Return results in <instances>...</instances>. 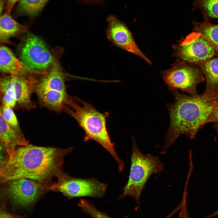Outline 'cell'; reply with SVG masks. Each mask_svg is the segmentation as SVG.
I'll return each instance as SVG.
<instances>
[{
  "mask_svg": "<svg viewBox=\"0 0 218 218\" xmlns=\"http://www.w3.org/2000/svg\"><path fill=\"white\" fill-rule=\"evenodd\" d=\"M216 49L200 32L187 36L176 48L177 57L182 61L197 64L212 58Z\"/></svg>",
  "mask_w": 218,
  "mask_h": 218,
  "instance_id": "9",
  "label": "cell"
},
{
  "mask_svg": "<svg viewBox=\"0 0 218 218\" xmlns=\"http://www.w3.org/2000/svg\"><path fill=\"white\" fill-rule=\"evenodd\" d=\"M0 111V114L12 128L20 134L24 135L13 109L5 104L1 103Z\"/></svg>",
  "mask_w": 218,
  "mask_h": 218,
  "instance_id": "20",
  "label": "cell"
},
{
  "mask_svg": "<svg viewBox=\"0 0 218 218\" xmlns=\"http://www.w3.org/2000/svg\"><path fill=\"white\" fill-rule=\"evenodd\" d=\"M187 197L186 188H185L182 201L180 204V212L179 218H190L187 209Z\"/></svg>",
  "mask_w": 218,
  "mask_h": 218,
  "instance_id": "22",
  "label": "cell"
},
{
  "mask_svg": "<svg viewBox=\"0 0 218 218\" xmlns=\"http://www.w3.org/2000/svg\"><path fill=\"white\" fill-rule=\"evenodd\" d=\"M28 27L15 21L7 12L1 16L0 19V41L1 43H10L11 38L18 36L25 32Z\"/></svg>",
  "mask_w": 218,
  "mask_h": 218,
  "instance_id": "15",
  "label": "cell"
},
{
  "mask_svg": "<svg viewBox=\"0 0 218 218\" xmlns=\"http://www.w3.org/2000/svg\"><path fill=\"white\" fill-rule=\"evenodd\" d=\"M19 0H7L6 10L10 13L16 3Z\"/></svg>",
  "mask_w": 218,
  "mask_h": 218,
  "instance_id": "24",
  "label": "cell"
},
{
  "mask_svg": "<svg viewBox=\"0 0 218 218\" xmlns=\"http://www.w3.org/2000/svg\"><path fill=\"white\" fill-rule=\"evenodd\" d=\"M205 77V90L218 91V58H211L197 64Z\"/></svg>",
  "mask_w": 218,
  "mask_h": 218,
  "instance_id": "16",
  "label": "cell"
},
{
  "mask_svg": "<svg viewBox=\"0 0 218 218\" xmlns=\"http://www.w3.org/2000/svg\"><path fill=\"white\" fill-rule=\"evenodd\" d=\"M5 0H0V12L1 15H2V13L3 9L4 3L5 2Z\"/></svg>",
  "mask_w": 218,
  "mask_h": 218,
  "instance_id": "26",
  "label": "cell"
},
{
  "mask_svg": "<svg viewBox=\"0 0 218 218\" xmlns=\"http://www.w3.org/2000/svg\"><path fill=\"white\" fill-rule=\"evenodd\" d=\"M73 149L72 147L63 148L29 143L18 147L1 161L0 183L28 178L49 188L53 182V178L64 172V158Z\"/></svg>",
  "mask_w": 218,
  "mask_h": 218,
  "instance_id": "1",
  "label": "cell"
},
{
  "mask_svg": "<svg viewBox=\"0 0 218 218\" xmlns=\"http://www.w3.org/2000/svg\"><path fill=\"white\" fill-rule=\"evenodd\" d=\"M78 205L84 212L89 215L92 218H111L98 210L92 203L85 200H81Z\"/></svg>",
  "mask_w": 218,
  "mask_h": 218,
  "instance_id": "21",
  "label": "cell"
},
{
  "mask_svg": "<svg viewBox=\"0 0 218 218\" xmlns=\"http://www.w3.org/2000/svg\"><path fill=\"white\" fill-rule=\"evenodd\" d=\"M192 10L199 9L204 20L218 18V0H193Z\"/></svg>",
  "mask_w": 218,
  "mask_h": 218,
  "instance_id": "19",
  "label": "cell"
},
{
  "mask_svg": "<svg viewBox=\"0 0 218 218\" xmlns=\"http://www.w3.org/2000/svg\"><path fill=\"white\" fill-rule=\"evenodd\" d=\"M0 218H18L12 214L4 210H1Z\"/></svg>",
  "mask_w": 218,
  "mask_h": 218,
  "instance_id": "25",
  "label": "cell"
},
{
  "mask_svg": "<svg viewBox=\"0 0 218 218\" xmlns=\"http://www.w3.org/2000/svg\"><path fill=\"white\" fill-rule=\"evenodd\" d=\"M64 111L72 116L84 130V140H92L101 145L112 156L117 164L119 171L122 172L124 164L118 156L107 130V116L76 97L69 96Z\"/></svg>",
  "mask_w": 218,
  "mask_h": 218,
  "instance_id": "3",
  "label": "cell"
},
{
  "mask_svg": "<svg viewBox=\"0 0 218 218\" xmlns=\"http://www.w3.org/2000/svg\"><path fill=\"white\" fill-rule=\"evenodd\" d=\"M107 20L106 35L110 41L116 46L139 56L148 64H152L140 49L125 24L113 15L109 16Z\"/></svg>",
  "mask_w": 218,
  "mask_h": 218,
  "instance_id": "10",
  "label": "cell"
},
{
  "mask_svg": "<svg viewBox=\"0 0 218 218\" xmlns=\"http://www.w3.org/2000/svg\"><path fill=\"white\" fill-rule=\"evenodd\" d=\"M168 89L173 95L175 102L167 104L170 122L165 144L160 152L162 154L166 152L181 135L194 138L218 105V91L205 90L201 94L193 96L181 94L176 89Z\"/></svg>",
  "mask_w": 218,
  "mask_h": 218,
  "instance_id": "2",
  "label": "cell"
},
{
  "mask_svg": "<svg viewBox=\"0 0 218 218\" xmlns=\"http://www.w3.org/2000/svg\"><path fill=\"white\" fill-rule=\"evenodd\" d=\"M48 190L58 192L68 198L91 197L101 198L105 193L107 185L94 178L83 179L71 177L64 172L57 177Z\"/></svg>",
  "mask_w": 218,
  "mask_h": 218,
  "instance_id": "6",
  "label": "cell"
},
{
  "mask_svg": "<svg viewBox=\"0 0 218 218\" xmlns=\"http://www.w3.org/2000/svg\"><path fill=\"white\" fill-rule=\"evenodd\" d=\"M196 31L200 33L214 46L218 49V25H213L208 20L201 22H193Z\"/></svg>",
  "mask_w": 218,
  "mask_h": 218,
  "instance_id": "17",
  "label": "cell"
},
{
  "mask_svg": "<svg viewBox=\"0 0 218 218\" xmlns=\"http://www.w3.org/2000/svg\"><path fill=\"white\" fill-rule=\"evenodd\" d=\"M34 93L40 105L50 110L60 112L64 111L67 107L69 97L67 92L35 86Z\"/></svg>",
  "mask_w": 218,
  "mask_h": 218,
  "instance_id": "12",
  "label": "cell"
},
{
  "mask_svg": "<svg viewBox=\"0 0 218 218\" xmlns=\"http://www.w3.org/2000/svg\"><path fill=\"white\" fill-rule=\"evenodd\" d=\"M1 147L6 156L11 154L19 146L29 144L24 135H21L12 128L0 114Z\"/></svg>",
  "mask_w": 218,
  "mask_h": 218,
  "instance_id": "14",
  "label": "cell"
},
{
  "mask_svg": "<svg viewBox=\"0 0 218 218\" xmlns=\"http://www.w3.org/2000/svg\"><path fill=\"white\" fill-rule=\"evenodd\" d=\"M162 75L168 89H179L193 96L198 94L197 86L205 81L201 70L184 64L175 65Z\"/></svg>",
  "mask_w": 218,
  "mask_h": 218,
  "instance_id": "8",
  "label": "cell"
},
{
  "mask_svg": "<svg viewBox=\"0 0 218 218\" xmlns=\"http://www.w3.org/2000/svg\"><path fill=\"white\" fill-rule=\"evenodd\" d=\"M210 122L218 124V105L213 110L207 121L206 124Z\"/></svg>",
  "mask_w": 218,
  "mask_h": 218,
  "instance_id": "23",
  "label": "cell"
},
{
  "mask_svg": "<svg viewBox=\"0 0 218 218\" xmlns=\"http://www.w3.org/2000/svg\"><path fill=\"white\" fill-rule=\"evenodd\" d=\"M19 54L20 60L24 65L38 76L47 73L53 62V53L41 38L32 34L28 35L24 39Z\"/></svg>",
  "mask_w": 218,
  "mask_h": 218,
  "instance_id": "5",
  "label": "cell"
},
{
  "mask_svg": "<svg viewBox=\"0 0 218 218\" xmlns=\"http://www.w3.org/2000/svg\"><path fill=\"white\" fill-rule=\"evenodd\" d=\"M175 212L174 211H173L170 214H169V215H168L165 218H170L171 216H172L175 213Z\"/></svg>",
  "mask_w": 218,
  "mask_h": 218,
  "instance_id": "28",
  "label": "cell"
},
{
  "mask_svg": "<svg viewBox=\"0 0 218 218\" xmlns=\"http://www.w3.org/2000/svg\"><path fill=\"white\" fill-rule=\"evenodd\" d=\"M49 0H20L17 7L19 14L31 17L38 15Z\"/></svg>",
  "mask_w": 218,
  "mask_h": 218,
  "instance_id": "18",
  "label": "cell"
},
{
  "mask_svg": "<svg viewBox=\"0 0 218 218\" xmlns=\"http://www.w3.org/2000/svg\"><path fill=\"white\" fill-rule=\"evenodd\" d=\"M214 126V127L215 128H216L218 132V124H215Z\"/></svg>",
  "mask_w": 218,
  "mask_h": 218,
  "instance_id": "29",
  "label": "cell"
},
{
  "mask_svg": "<svg viewBox=\"0 0 218 218\" xmlns=\"http://www.w3.org/2000/svg\"><path fill=\"white\" fill-rule=\"evenodd\" d=\"M14 93L17 100V108L29 111L36 104L31 99L34 86L38 77L11 75Z\"/></svg>",
  "mask_w": 218,
  "mask_h": 218,
  "instance_id": "11",
  "label": "cell"
},
{
  "mask_svg": "<svg viewBox=\"0 0 218 218\" xmlns=\"http://www.w3.org/2000/svg\"><path fill=\"white\" fill-rule=\"evenodd\" d=\"M218 215V209L210 215L207 216L205 218H210L214 216Z\"/></svg>",
  "mask_w": 218,
  "mask_h": 218,
  "instance_id": "27",
  "label": "cell"
},
{
  "mask_svg": "<svg viewBox=\"0 0 218 218\" xmlns=\"http://www.w3.org/2000/svg\"><path fill=\"white\" fill-rule=\"evenodd\" d=\"M86 1L89 2H92L95 1V0H86Z\"/></svg>",
  "mask_w": 218,
  "mask_h": 218,
  "instance_id": "30",
  "label": "cell"
},
{
  "mask_svg": "<svg viewBox=\"0 0 218 218\" xmlns=\"http://www.w3.org/2000/svg\"><path fill=\"white\" fill-rule=\"evenodd\" d=\"M132 151L128 181L119 198L132 197L138 202L143 189L150 177L164 170V165L158 156L143 154L132 137Z\"/></svg>",
  "mask_w": 218,
  "mask_h": 218,
  "instance_id": "4",
  "label": "cell"
},
{
  "mask_svg": "<svg viewBox=\"0 0 218 218\" xmlns=\"http://www.w3.org/2000/svg\"><path fill=\"white\" fill-rule=\"evenodd\" d=\"M0 69L2 74L21 76L34 75L10 49L3 45L0 48Z\"/></svg>",
  "mask_w": 218,
  "mask_h": 218,
  "instance_id": "13",
  "label": "cell"
},
{
  "mask_svg": "<svg viewBox=\"0 0 218 218\" xmlns=\"http://www.w3.org/2000/svg\"><path fill=\"white\" fill-rule=\"evenodd\" d=\"M3 195L13 204L27 207L35 202L48 187L35 180L21 178L3 183Z\"/></svg>",
  "mask_w": 218,
  "mask_h": 218,
  "instance_id": "7",
  "label": "cell"
}]
</instances>
